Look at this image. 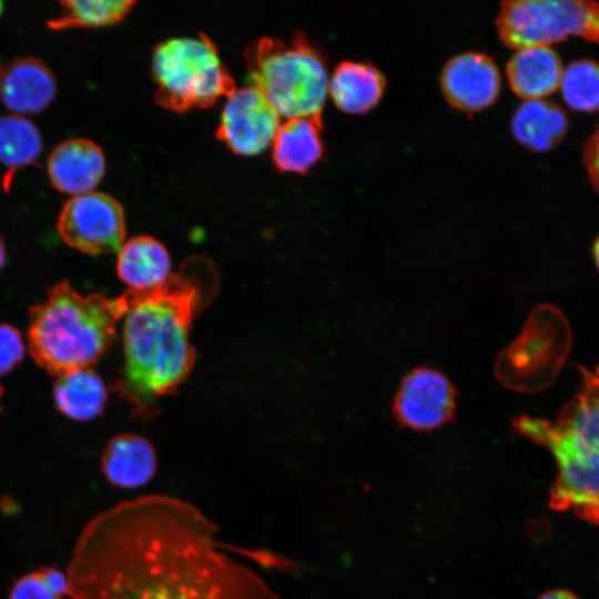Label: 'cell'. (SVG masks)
<instances>
[{
    "label": "cell",
    "mask_w": 599,
    "mask_h": 599,
    "mask_svg": "<svg viewBox=\"0 0 599 599\" xmlns=\"http://www.w3.org/2000/svg\"><path fill=\"white\" fill-rule=\"evenodd\" d=\"M219 526L180 497L148 494L95 515L65 570L71 599H281L226 554Z\"/></svg>",
    "instance_id": "6da1fadb"
},
{
    "label": "cell",
    "mask_w": 599,
    "mask_h": 599,
    "mask_svg": "<svg viewBox=\"0 0 599 599\" xmlns=\"http://www.w3.org/2000/svg\"><path fill=\"white\" fill-rule=\"evenodd\" d=\"M202 293L195 266H185L160 286L122 294L124 367L118 390L138 413L175 390L194 366L190 328Z\"/></svg>",
    "instance_id": "7a4b0ae2"
},
{
    "label": "cell",
    "mask_w": 599,
    "mask_h": 599,
    "mask_svg": "<svg viewBox=\"0 0 599 599\" xmlns=\"http://www.w3.org/2000/svg\"><path fill=\"white\" fill-rule=\"evenodd\" d=\"M580 370L582 385L555 422L520 415L511 425L547 447L556 459L558 476L550 489V507L570 509L592 524L599 499V366Z\"/></svg>",
    "instance_id": "3957f363"
},
{
    "label": "cell",
    "mask_w": 599,
    "mask_h": 599,
    "mask_svg": "<svg viewBox=\"0 0 599 599\" xmlns=\"http://www.w3.org/2000/svg\"><path fill=\"white\" fill-rule=\"evenodd\" d=\"M123 295L82 294L61 281L29 309L28 349L33 361L57 376L87 368L111 346L123 317Z\"/></svg>",
    "instance_id": "277c9868"
},
{
    "label": "cell",
    "mask_w": 599,
    "mask_h": 599,
    "mask_svg": "<svg viewBox=\"0 0 599 599\" xmlns=\"http://www.w3.org/2000/svg\"><path fill=\"white\" fill-rule=\"evenodd\" d=\"M244 60L251 85L281 116L322 122L329 78L323 57L303 33L288 41L258 38L245 48Z\"/></svg>",
    "instance_id": "5b68a950"
},
{
    "label": "cell",
    "mask_w": 599,
    "mask_h": 599,
    "mask_svg": "<svg viewBox=\"0 0 599 599\" xmlns=\"http://www.w3.org/2000/svg\"><path fill=\"white\" fill-rule=\"evenodd\" d=\"M152 75L155 102L174 112L207 108L236 89L216 45L204 33L159 43L152 54Z\"/></svg>",
    "instance_id": "8992f818"
},
{
    "label": "cell",
    "mask_w": 599,
    "mask_h": 599,
    "mask_svg": "<svg viewBox=\"0 0 599 599\" xmlns=\"http://www.w3.org/2000/svg\"><path fill=\"white\" fill-rule=\"evenodd\" d=\"M570 344V328L564 314L552 305H539L520 334L498 354L496 378L511 390H541L556 378Z\"/></svg>",
    "instance_id": "52a82bcc"
},
{
    "label": "cell",
    "mask_w": 599,
    "mask_h": 599,
    "mask_svg": "<svg viewBox=\"0 0 599 599\" xmlns=\"http://www.w3.org/2000/svg\"><path fill=\"white\" fill-rule=\"evenodd\" d=\"M500 6L497 30L509 48L550 47L570 35L599 43V3L595 1L515 0Z\"/></svg>",
    "instance_id": "ba28073f"
},
{
    "label": "cell",
    "mask_w": 599,
    "mask_h": 599,
    "mask_svg": "<svg viewBox=\"0 0 599 599\" xmlns=\"http://www.w3.org/2000/svg\"><path fill=\"white\" fill-rule=\"evenodd\" d=\"M57 230L70 247L97 255L119 252L125 238V214L121 203L102 192L69 199L58 217Z\"/></svg>",
    "instance_id": "9c48e42d"
},
{
    "label": "cell",
    "mask_w": 599,
    "mask_h": 599,
    "mask_svg": "<svg viewBox=\"0 0 599 599\" xmlns=\"http://www.w3.org/2000/svg\"><path fill=\"white\" fill-rule=\"evenodd\" d=\"M280 125V113L250 84L227 97L215 134L232 152L255 155L272 144Z\"/></svg>",
    "instance_id": "30bf717a"
},
{
    "label": "cell",
    "mask_w": 599,
    "mask_h": 599,
    "mask_svg": "<svg viewBox=\"0 0 599 599\" xmlns=\"http://www.w3.org/2000/svg\"><path fill=\"white\" fill-rule=\"evenodd\" d=\"M456 389L441 372L418 367L402 380L393 402V415L407 428L428 432L450 422L456 409Z\"/></svg>",
    "instance_id": "8fae6325"
},
{
    "label": "cell",
    "mask_w": 599,
    "mask_h": 599,
    "mask_svg": "<svg viewBox=\"0 0 599 599\" xmlns=\"http://www.w3.org/2000/svg\"><path fill=\"white\" fill-rule=\"evenodd\" d=\"M440 87L451 106L473 113L495 103L501 89V75L488 54L467 51L446 62L440 74Z\"/></svg>",
    "instance_id": "7c38bea8"
},
{
    "label": "cell",
    "mask_w": 599,
    "mask_h": 599,
    "mask_svg": "<svg viewBox=\"0 0 599 599\" xmlns=\"http://www.w3.org/2000/svg\"><path fill=\"white\" fill-rule=\"evenodd\" d=\"M52 185L72 196L92 192L105 173L102 149L89 139H69L58 144L48 158Z\"/></svg>",
    "instance_id": "4fadbf2b"
},
{
    "label": "cell",
    "mask_w": 599,
    "mask_h": 599,
    "mask_svg": "<svg viewBox=\"0 0 599 599\" xmlns=\"http://www.w3.org/2000/svg\"><path fill=\"white\" fill-rule=\"evenodd\" d=\"M57 94V81L45 63L34 57L13 60L3 69L0 81L2 103L24 116L45 110Z\"/></svg>",
    "instance_id": "5bb4252c"
},
{
    "label": "cell",
    "mask_w": 599,
    "mask_h": 599,
    "mask_svg": "<svg viewBox=\"0 0 599 599\" xmlns=\"http://www.w3.org/2000/svg\"><path fill=\"white\" fill-rule=\"evenodd\" d=\"M101 468L105 479L114 487L136 489L145 486L158 468L153 445L136 434H121L109 440Z\"/></svg>",
    "instance_id": "9a60e30c"
},
{
    "label": "cell",
    "mask_w": 599,
    "mask_h": 599,
    "mask_svg": "<svg viewBox=\"0 0 599 599\" xmlns=\"http://www.w3.org/2000/svg\"><path fill=\"white\" fill-rule=\"evenodd\" d=\"M385 88L383 72L373 63L363 61H342L328 80V93L334 104L348 114H363L375 108Z\"/></svg>",
    "instance_id": "2e32d148"
},
{
    "label": "cell",
    "mask_w": 599,
    "mask_h": 599,
    "mask_svg": "<svg viewBox=\"0 0 599 599\" xmlns=\"http://www.w3.org/2000/svg\"><path fill=\"white\" fill-rule=\"evenodd\" d=\"M562 64L550 47L536 45L516 50L506 72L511 90L525 100L544 99L560 84Z\"/></svg>",
    "instance_id": "e0dca14e"
},
{
    "label": "cell",
    "mask_w": 599,
    "mask_h": 599,
    "mask_svg": "<svg viewBox=\"0 0 599 599\" xmlns=\"http://www.w3.org/2000/svg\"><path fill=\"white\" fill-rule=\"evenodd\" d=\"M322 128V122L307 118L281 123L271 144L275 166L283 172H307L325 152Z\"/></svg>",
    "instance_id": "ac0fdd59"
},
{
    "label": "cell",
    "mask_w": 599,
    "mask_h": 599,
    "mask_svg": "<svg viewBox=\"0 0 599 599\" xmlns=\"http://www.w3.org/2000/svg\"><path fill=\"white\" fill-rule=\"evenodd\" d=\"M171 260L166 248L154 237L139 235L118 252L119 277L135 291L162 285L170 277Z\"/></svg>",
    "instance_id": "d6986e66"
},
{
    "label": "cell",
    "mask_w": 599,
    "mask_h": 599,
    "mask_svg": "<svg viewBox=\"0 0 599 599\" xmlns=\"http://www.w3.org/2000/svg\"><path fill=\"white\" fill-rule=\"evenodd\" d=\"M565 112L545 99L525 100L511 119V132L525 148L535 152L552 149L566 134Z\"/></svg>",
    "instance_id": "ffe728a7"
},
{
    "label": "cell",
    "mask_w": 599,
    "mask_h": 599,
    "mask_svg": "<svg viewBox=\"0 0 599 599\" xmlns=\"http://www.w3.org/2000/svg\"><path fill=\"white\" fill-rule=\"evenodd\" d=\"M53 398L64 416L74 420H89L103 412L108 390L101 377L91 367H87L57 376Z\"/></svg>",
    "instance_id": "44dd1931"
},
{
    "label": "cell",
    "mask_w": 599,
    "mask_h": 599,
    "mask_svg": "<svg viewBox=\"0 0 599 599\" xmlns=\"http://www.w3.org/2000/svg\"><path fill=\"white\" fill-rule=\"evenodd\" d=\"M42 151L39 129L17 114L0 116V163L9 171L34 164Z\"/></svg>",
    "instance_id": "7402d4cb"
},
{
    "label": "cell",
    "mask_w": 599,
    "mask_h": 599,
    "mask_svg": "<svg viewBox=\"0 0 599 599\" xmlns=\"http://www.w3.org/2000/svg\"><path fill=\"white\" fill-rule=\"evenodd\" d=\"M136 1L132 0H68L61 1V14L48 22L53 30L100 28L121 21Z\"/></svg>",
    "instance_id": "603a6c76"
},
{
    "label": "cell",
    "mask_w": 599,
    "mask_h": 599,
    "mask_svg": "<svg viewBox=\"0 0 599 599\" xmlns=\"http://www.w3.org/2000/svg\"><path fill=\"white\" fill-rule=\"evenodd\" d=\"M559 89L570 109L599 110V64L589 60L571 62L562 71Z\"/></svg>",
    "instance_id": "cb8c5ba5"
},
{
    "label": "cell",
    "mask_w": 599,
    "mask_h": 599,
    "mask_svg": "<svg viewBox=\"0 0 599 599\" xmlns=\"http://www.w3.org/2000/svg\"><path fill=\"white\" fill-rule=\"evenodd\" d=\"M67 592L65 572L45 567L19 578L10 589L9 599H61Z\"/></svg>",
    "instance_id": "d4e9b609"
},
{
    "label": "cell",
    "mask_w": 599,
    "mask_h": 599,
    "mask_svg": "<svg viewBox=\"0 0 599 599\" xmlns=\"http://www.w3.org/2000/svg\"><path fill=\"white\" fill-rule=\"evenodd\" d=\"M24 342L19 329L0 324V375L11 372L23 358Z\"/></svg>",
    "instance_id": "484cf974"
},
{
    "label": "cell",
    "mask_w": 599,
    "mask_h": 599,
    "mask_svg": "<svg viewBox=\"0 0 599 599\" xmlns=\"http://www.w3.org/2000/svg\"><path fill=\"white\" fill-rule=\"evenodd\" d=\"M585 163L590 181L599 193V128L586 144Z\"/></svg>",
    "instance_id": "4316f807"
},
{
    "label": "cell",
    "mask_w": 599,
    "mask_h": 599,
    "mask_svg": "<svg viewBox=\"0 0 599 599\" xmlns=\"http://www.w3.org/2000/svg\"><path fill=\"white\" fill-rule=\"evenodd\" d=\"M537 599H579L573 592L566 589H551L541 593Z\"/></svg>",
    "instance_id": "83f0119b"
},
{
    "label": "cell",
    "mask_w": 599,
    "mask_h": 599,
    "mask_svg": "<svg viewBox=\"0 0 599 599\" xmlns=\"http://www.w3.org/2000/svg\"><path fill=\"white\" fill-rule=\"evenodd\" d=\"M6 262V245L3 238L0 235V270L3 267Z\"/></svg>",
    "instance_id": "f1b7e54d"
},
{
    "label": "cell",
    "mask_w": 599,
    "mask_h": 599,
    "mask_svg": "<svg viewBox=\"0 0 599 599\" xmlns=\"http://www.w3.org/2000/svg\"><path fill=\"white\" fill-rule=\"evenodd\" d=\"M593 255H595V261H596V264L599 268V237L597 238L596 243H595V246H593Z\"/></svg>",
    "instance_id": "f546056e"
},
{
    "label": "cell",
    "mask_w": 599,
    "mask_h": 599,
    "mask_svg": "<svg viewBox=\"0 0 599 599\" xmlns=\"http://www.w3.org/2000/svg\"><path fill=\"white\" fill-rule=\"evenodd\" d=\"M592 524L599 525V499H598V504H597V508H596V512H595V516H593Z\"/></svg>",
    "instance_id": "4dcf8cb0"
},
{
    "label": "cell",
    "mask_w": 599,
    "mask_h": 599,
    "mask_svg": "<svg viewBox=\"0 0 599 599\" xmlns=\"http://www.w3.org/2000/svg\"><path fill=\"white\" fill-rule=\"evenodd\" d=\"M3 67H2V63H1V58H0V81H1V77H2V73H3Z\"/></svg>",
    "instance_id": "1f68e13d"
},
{
    "label": "cell",
    "mask_w": 599,
    "mask_h": 599,
    "mask_svg": "<svg viewBox=\"0 0 599 599\" xmlns=\"http://www.w3.org/2000/svg\"><path fill=\"white\" fill-rule=\"evenodd\" d=\"M2 9H3V4H2V2L0 1V14H1V12H2Z\"/></svg>",
    "instance_id": "d6a6232c"
},
{
    "label": "cell",
    "mask_w": 599,
    "mask_h": 599,
    "mask_svg": "<svg viewBox=\"0 0 599 599\" xmlns=\"http://www.w3.org/2000/svg\"><path fill=\"white\" fill-rule=\"evenodd\" d=\"M1 395H2V388L0 387V398H1Z\"/></svg>",
    "instance_id": "836d02e7"
}]
</instances>
